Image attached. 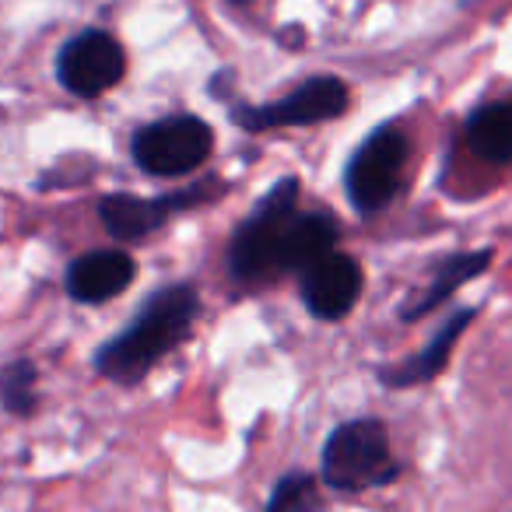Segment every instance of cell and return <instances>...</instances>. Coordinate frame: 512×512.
<instances>
[{
    "mask_svg": "<svg viewBox=\"0 0 512 512\" xmlns=\"http://www.w3.org/2000/svg\"><path fill=\"white\" fill-rule=\"evenodd\" d=\"M474 316H477V309H460V313L449 316V320L435 330V337L418 351V355L404 358L400 365H386V369H379L383 386H390V390H411V386L432 383V379L446 369L456 341H460V334L470 327V320H474Z\"/></svg>",
    "mask_w": 512,
    "mask_h": 512,
    "instance_id": "8fae6325",
    "label": "cell"
},
{
    "mask_svg": "<svg viewBox=\"0 0 512 512\" xmlns=\"http://www.w3.org/2000/svg\"><path fill=\"white\" fill-rule=\"evenodd\" d=\"M467 144L491 165H512V102H484L467 120Z\"/></svg>",
    "mask_w": 512,
    "mask_h": 512,
    "instance_id": "5bb4252c",
    "label": "cell"
},
{
    "mask_svg": "<svg viewBox=\"0 0 512 512\" xmlns=\"http://www.w3.org/2000/svg\"><path fill=\"white\" fill-rule=\"evenodd\" d=\"M235 4H246V0H235Z\"/></svg>",
    "mask_w": 512,
    "mask_h": 512,
    "instance_id": "e0dca14e",
    "label": "cell"
},
{
    "mask_svg": "<svg viewBox=\"0 0 512 512\" xmlns=\"http://www.w3.org/2000/svg\"><path fill=\"white\" fill-rule=\"evenodd\" d=\"M400 463L393 460L390 432L379 418H355L337 425L323 442L320 481L344 495H362L369 488L397 481Z\"/></svg>",
    "mask_w": 512,
    "mask_h": 512,
    "instance_id": "3957f363",
    "label": "cell"
},
{
    "mask_svg": "<svg viewBox=\"0 0 512 512\" xmlns=\"http://www.w3.org/2000/svg\"><path fill=\"white\" fill-rule=\"evenodd\" d=\"M264 512H327L323 502L320 477L306 474V470H292L271 488Z\"/></svg>",
    "mask_w": 512,
    "mask_h": 512,
    "instance_id": "9a60e30c",
    "label": "cell"
},
{
    "mask_svg": "<svg viewBox=\"0 0 512 512\" xmlns=\"http://www.w3.org/2000/svg\"><path fill=\"white\" fill-rule=\"evenodd\" d=\"M225 193L221 183H193L186 190L165 193V197H134V193H109L99 204V218L120 242H141L165 228L179 211L204 207Z\"/></svg>",
    "mask_w": 512,
    "mask_h": 512,
    "instance_id": "52a82bcc",
    "label": "cell"
},
{
    "mask_svg": "<svg viewBox=\"0 0 512 512\" xmlns=\"http://www.w3.org/2000/svg\"><path fill=\"white\" fill-rule=\"evenodd\" d=\"M127 74V53L120 39H113L102 29H88L81 36L67 39L57 57V78L71 95L95 99L116 88Z\"/></svg>",
    "mask_w": 512,
    "mask_h": 512,
    "instance_id": "ba28073f",
    "label": "cell"
},
{
    "mask_svg": "<svg viewBox=\"0 0 512 512\" xmlns=\"http://www.w3.org/2000/svg\"><path fill=\"white\" fill-rule=\"evenodd\" d=\"M299 179L281 176L260 204L239 221L228 242V274L242 288L271 285L285 278V242L295 214H299Z\"/></svg>",
    "mask_w": 512,
    "mask_h": 512,
    "instance_id": "7a4b0ae2",
    "label": "cell"
},
{
    "mask_svg": "<svg viewBox=\"0 0 512 512\" xmlns=\"http://www.w3.org/2000/svg\"><path fill=\"white\" fill-rule=\"evenodd\" d=\"M214 151V130L193 113L162 116L155 123H144L130 141L137 169L158 179H179L197 172Z\"/></svg>",
    "mask_w": 512,
    "mask_h": 512,
    "instance_id": "5b68a950",
    "label": "cell"
},
{
    "mask_svg": "<svg viewBox=\"0 0 512 512\" xmlns=\"http://www.w3.org/2000/svg\"><path fill=\"white\" fill-rule=\"evenodd\" d=\"M407 155H411V141L400 123H383L358 144L344 169V193L358 214L369 218V214L390 207V200L404 186Z\"/></svg>",
    "mask_w": 512,
    "mask_h": 512,
    "instance_id": "277c9868",
    "label": "cell"
},
{
    "mask_svg": "<svg viewBox=\"0 0 512 512\" xmlns=\"http://www.w3.org/2000/svg\"><path fill=\"white\" fill-rule=\"evenodd\" d=\"M0 400L15 414H29L36 407V365L15 362L0 372Z\"/></svg>",
    "mask_w": 512,
    "mask_h": 512,
    "instance_id": "2e32d148",
    "label": "cell"
},
{
    "mask_svg": "<svg viewBox=\"0 0 512 512\" xmlns=\"http://www.w3.org/2000/svg\"><path fill=\"white\" fill-rule=\"evenodd\" d=\"M491 260H495V249H470V253L446 256V260L435 267L432 281L421 288L418 299H411L404 309H400V320L414 323V320H421V316L432 313V309H439L442 302H446L453 292H460L467 281L481 278V274L491 267Z\"/></svg>",
    "mask_w": 512,
    "mask_h": 512,
    "instance_id": "7c38bea8",
    "label": "cell"
},
{
    "mask_svg": "<svg viewBox=\"0 0 512 512\" xmlns=\"http://www.w3.org/2000/svg\"><path fill=\"white\" fill-rule=\"evenodd\" d=\"M351 92L334 74H316L306 78L299 88L264 106H249V102H232L228 116L249 134H264V130L281 127H313V123H330L348 113Z\"/></svg>",
    "mask_w": 512,
    "mask_h": 512,
    "instance_id": "8992f818",
    "label": "cell"
},
{
    "mask_svg": "<svg viewBox=\"0 0 512 512\" xmlns=\"http://www.w3.org/2000/svg\"><path fill=\"white\" fill-rule=\"evenodd\" d=\"M337 225L334 214L327 211H299L288 228V242H285V274H299L309 264H316L320 256L334 253L337 249Z\"/></svg>",
    "mask_w": 512,
    "mask_h": 512,
    "instance_id": "4fadbf2b",
    "label": "cell"
},
{
    "mask_svg": "<svg viewBox=\"0 0 512 512\" xmlns=\"http://www.w3.org/2000/svg\"><path fill=\"white\" fill-rule=\"evenodd\" d=\"M200 316V295L193 285H165L141 306L123 334L102 344L95 355V369L109 383L137 386L172 348L190 337Z\"/></svg>",
    "mask_w": 512,
    "mask_h": 512,
    "instance_id": "6da1fadb",
    "label": "cell"
},
{
    "mask_svg": "<svg viewBox=\"0 0 512 512\" xmlns=\"http://www.w3.org/2000/svg\"><path fill=\"white\" fill-rule=\"evenodd\" d=\"M137 278L134 256L123 249H95V253L78 256L67 271V292L74 302H109L120 292H127Z\"/></svg>",
    "mask_w": 512,
    "mask_h": 512,
    "instance_id": "30bf717a",
    "label": "cell"
},
{
    "mask_svg": "<svg viewBox=\"0 0 512 512\" xmlns=\"http://www.w3.org/2000/svg\"><path fill=\"white\" fill-rule=\"evenodd\" d=\"M365 288L362 264L355 256L334 253L320 256L316 264H309L306 271H299V295L306 302V309L323 323H337L358 306Z\"/></svg>",
    "mask_w": 512,
    "mask_h": 512,
    "instance_id": "9c48e42d",
    "label": "cell"
}]
</instances>
